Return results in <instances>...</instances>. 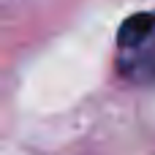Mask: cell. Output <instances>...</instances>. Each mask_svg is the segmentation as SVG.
Returning <instances> with one entry per match:
<instances>
[{
  "instance_id": "cell-1",
  "label": "cell",
  "mask_w": 155,
  "mask_h": 155,
  "mask_svg": "<svg viewBox=\"0 0 155 155\" xmlns=\"http://www.w3.org/2000/svg\"><path fill=\"white\" fill-rule=\"evenodd\" d=\"M117 74L136 87L155 84V11H139L120 25Z\"/></svg>"
}]
</instances>
